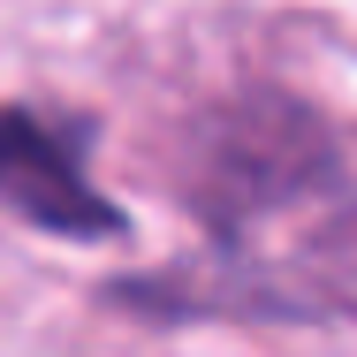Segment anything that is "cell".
Instances as JSON below:
<instances>
[{
    "label": "cell",
    "mask_w": 357,
    "mask_h": 357,
    "mask_svg": "<svg viewBox=\"0 0 357 357\" xmlns=\"http://www.w3.org/2000/svg\"><path fill=\"white\" fill-rule=\"evenodd\" d=\"M327 175H335V137L319 130V114L296 107V99H274V91H251V99L220 107L206 122L198 167H190V198L220 236H236L259 213L304 198Z\"/></svg>",
    "instance_id": "cell-1"
},
{
    "label": "cell",
    "mask_w": 357,
    "mask_h": 357,
    "mask_svg": "<svg viewBox=\"0 0 357 357\" xmlns=\"http://www.w3.org/2000/svg\"><path fill=\"white\" fill-rule=\"evenodd\" d=\"M0 206L46 236H76V243L122 236V206L84 175L69 130L38 122L31 107H0Z\"/></svg>",
    "instance_id": "cell-2"
}]
</instances>
